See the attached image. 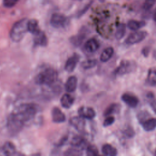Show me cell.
Segmentation results:
<instances>
[{"label": "cell", "mask_w": 156, "mask_h": 156, "mask_svg": "<svg viewBox=\"0 0 156 156\" xmlns=\"http://www.w3.org/2000/svg\"><path fill=\"white\" fill-rule=\"evenodd\" d=\"M38 111L37 105L34 104H23L12 112L8 117L7 126L12 133L20 132L25 124L32 120Z\"/></svg>", "instance_id": "obj_1"}, {"label": "cell", "mask_w": 156, "mask_h": 156, "mask_svg": "<svg viewBox=\"0 0 156 156\" xmlns=\"http://www.w3.org/2000/svg\"><path fill=\"white\" fill-rule=\"evenodd\" d=\"M27 22L28 20L27 18H23L13 25L10 32V37L13 41L15 43L20 42L23 38L26 33L28 31Z\"/></svg>", "instance_id": "obj_2"}, {"label": "cell", "mask_w": 156, "mask_h": 156, "mask_svg": "<svg viewBox=\"0 0 156 156\" xmlns=\"http://www.w3.org/2000/svg\"><path fill=\"white\" fill-rule=\"evenodd\" d=\"M58 78V73L53 68H46L41 71L35 77V82L39 85H51L55 82Z\"/></svg>", "instance_id": "obj_3"}, {"label": "cell", "mask_w": 156, "mask_h": 156, "mask_svg": "<svg viewBox=\"0 0 156 156\" xmlns=\"http://www.w3.org/2000/svg\"><path fill=\"white\" fill-rule=\"evenodd\" d=\"M51 25L57 29L65 27L69 23L68 18L63 14L55 13L52 15L50 20Z\"/></svg>", "instance_id": "obj_4"}, {"label": "cell", "mask_w": 156, "mask_h": 156, "mask_svg": "<svg viewBox=\"0 0 156 156\" xmlns=\"http://www.w3.org/2000/svg\"><path fill=\"white\" fill-rule=\"evenodd\" d=\"M147 36L146 31H136L130 34L126 40V43L128 44H133L143 41Z\"/></svg>", "instance_id": "obj_5"}, {"label": "cell", "mask_w": 156, "mask_h": 156, "mask_svg": "<svg viewBox=\"0 0 156 156\" xmlns=\"http://www.w3.org/2000/svg\"><path fill=\"white\" fill-rule=\"evenodd\" d=\"M33 42L37 46H46L48 44V38L44 32L39 30L33 34Z\"/></svg>", "instance_id": "obj_6"}, {"label": "cell", "mask_w": 156, "mask_h": 156, "mask_svg": "<svg viewBox=\"0 0 156 156\" xmlns=\"http://www.w3.org/2000/svg\"><path fill=\"white\" fill-rule=\"evenodd\" d=\"M133 63L128 60H123L116 69L115 73L116 75H123L130 72L133 68Z\"/></svg>", "instance_id": "obj_7"}, {"label": "cell", "mask_w": 156, "mask_h": 156, "mask_svg": "<svg viewBox=\"0 0 156 156\" xmlns=\"http://www.w3.org/2000/svg\"><path fill=\"white\" fill-rule=\"evenodd\" d=\"M79 58L80 56L77 53H74L66 60L65 65V69L69 73L73 72L76 67L79 61Z\"/></svg>", "instance_id": "obj_8"}, {"label": "cell", "mask_w": 156, "mask_h": 156, "mask_svg": "<svg viewBox=\"0 0 156 156\" xmlns=\"http://www.w3.org/2000/svg\"><path fill=\"white\" fill-rule=\"evenodd\" d=\"M121 99L122 101L130 107L134 108L137 106L139 102V100L135 95L130 93H124L121 96Z\"/></svg>", "instance_id": "obj_9"}, {"label": "cell", "mask_w": 156, "mask_h": 156, "mask_svg": "<svg viewBox=\"0 0 156 156\" xmlns=\"http://www.w3.org/2000/svg\"><path fill=\"white\" fill-rule=\"evenodd\" d=\"M78 114L80 117L88 119H92L96 116V112L94 109L87 107H80L78 110Z\"/></svg>", "instance_id": "obj_10"}, {"label": "cell", "mask_w": 156, "mask_h": 156, "mask_svg": "<svg viewBox=\"0 0 156 156\" xmlns=\"http://www.w3.org/2000/svg\"><path fill=\"white\" fill-rule=\"evenodd\" d=\"M52 120L55 123H62L65 121L66 116L58 107H54L52 110Z\"/></svg>", "instance_id": "obj_11"}, {"label": "cell", "mask_w": 156, "mask_h": 156, "mask_svg": "<svg viewBox=\"0 0 156 156\" xmlns=\"http://www.w3.org/2000/svg\"><path fill=\"white\" fill-rule=\"evenodd\" d=\"M99 48V43L98 41L94 38L88 40L84 44V49L86 52L88 53H93L96 52Z\"/></svg>", "instance_id": "obj_12"}, {"label": "cell", "mask_w": 156, "mask_h": 156, "mask_svg": "<svg viewBox=\"0 0 156 156\" xmlns=\"http://www.w3.org/2000/svg\"><path fill=\"white\" fill-rule=\"evenodd\" d=\"M84 118L79 116H74L69 119V123L79 131H82L85 127Z\"/></svg>", "instance_id": "obj_13"}, {"label": "cell", "mask_w": 156, "mask_h": 156, "mask_svg": "<svg viewBox=\"0 0 156 156\" xmlns=\"http://www.w3.org/2000/svg\"><path fill=\"white\" fill-rule=\"evenodd\" d=\"M77 85V77L74 76H70L67 79L65 83V90L68 93L74 92L76 90Z\"/></svg>", "instance_id": "obj_14"}, {"label": "cell", "mask_w": 156, "mask_h": 156, "mask_svg": "<svg viewBox=\"0 0 156 156\" xmlns=\"http://www.w3.org/2000/svg\"><path fill=\"white\" fill-rule=\"evenodd\" d=\"M74 101V98L68 93L64 94L60 99V104L62 106L65 108H70Z\"/></svg>", "instance_id": "obj_15"}, {"label": "cell", "mask_w": 156, "mask_h": 156, "mask_svg": "<svg viewBox=\"0 0 156 156\" xmlns=\"http://www.w3.org/2000/svg\"><path fill=\"white\" fill-rule=\"evenodd\" d=\"M71 144L74 147H79L82 149H85L87 146L85 140L80 136H74L71 141Z\"/></svg>", "instance_id": "obj_16"}, {"label": "cell", "mask_w": 156, "mask_h": 156, "mask_svg": "<svg viewBox=\"0 0 156 156\" xmlns=\"http://www.w3.org/2000/svg\"><path fill=\"white\" fill-rule=\"evenodd\" d=\"M142 126L144 130L147 132L152 131L156 128V118H149L142 122Z\"/></svg>", "instance_id": "obj_17"}, {"label": "cell", "mask_w": 156, "mask_h": 156, "mask_svg": "<svg viewBox=\"0 0 156 156\" xmlns=\"http://www.w3.org/2000/svg\"><path fill=\"white\" fill-rule=\"evenodd\" d=\"M114 52L113 48L108 47L105 48L101 53L100 55V60L102 62H106L108 61L112 57Z\"/></svg>", "instance_id": "obj_18"}, {"label": "cell", "mask_w": 156, "mask_h": 156, "mask_svg": "<svg viewBox=\"0 0 156 156\" xmlns=\"http://www.w3.org/2000/svg\"><path fill=\"white\" fill-rule=\"evenodd\" d=\"M102 152L105 155L115 156L117 154V150L112 145L105 144L102 147Z\"/></svg>", "instance_id": "obj_19"}, {"label": "cell", "mask_w": 156, "mask_h": 156, "mask_svg": "<svg viewBox=\"0 0 156 156\" xmlns=\"http://www.w3.org/2000/svg\"><path fill=\"white\" fill-rule=\"evenodd\" d=\"M2 151L6 155H12L16 152V149L13 143L7 141L2 146Z\"/></svg>", "instance_id": "obj_20"}, {"label": "cell", "mask_w": 156, "mask_h": 156, "mask_svg": "<svg viewBox=\"0 0 156 156\" xmlns=\"http://www.w3.org/2000/svg\"><path fill=\"white\" fill-rule=\"evenodd\" d=\"M146 23L144 21H136V20H130L127 23V27L132 30H137L139 29L144 27Z\"/></svg>", "instance_id": "obj_21"}, {"label": "cell", "mask_w": 156, "mask_h": 156, "mask_svg": "<svg viewBox=\"0 0 156 156\" xmlns=\"http://www.w3.org/2000/svg\"><path fill=\"white\" fill-rule=\"evenodd\" d=\"M85 33L80 32L76 35H74L70 38V42L75 46H78L83 42L84 38H85Z\"/></svg>", "instance_id": "obj_22"}, {"label": "cell", "mask_w": 156, "mask_h": 156, "mask_svg": "<svg viewBox=\"0 0 156 156\" xmlns=\"http://www.w3.org/2000/svg\"><path fill=\"white\" fill-rule=\"evenodd\" d=\"M27 30L28 32L34 34L40 30L38 27V21L35 19H31L28 20L27 22Z\"/></svg>", "instance_id": "obj_23"}, {"label": "cell", "mask_w": 156, "mask_h": 156, "mask_svg": "<svg viewBox=\"0 0 156 156\" xmlns=\"http://www.w3.org/2000/svg\"><path fill=\"white\" fill-rule=\"evenodd\" d=\"M146 82L148 85L154 86L156 85V70L150 69L146 79Z\"/></svg>", "instance_id": "obj_24"}, {"label": "cell", "mask_w": 156, "mask_h": 156, "mask_svg": "<svg viewBox=\"0 0 156 156\" xmlns=\"http://www.w3.org/2000/svg\"><path fill=\"white\" fill-rule=\"evenodd\" d=\"M126 26L124 24H120L118 26L115 32V37L117 40L121 39L126 34Z\"/></svg>", "instance_id": "obj_25"}, {"label": "cell", "mask_w": 156, "mask_h": 156, "mask_svg": "<svg viewBox=\"0 0 156 156\" xmlns=\"http://www.w3.org/2000/svg\"><path fill=\"white\" fill-rule=\"evenodd\" d=\"M97 64V61L94 59H89L87 60L82 62V67L85 69H88L93 68Z\"/></svg>", "instance_id": "obj_26"}, {"label": "cell", "mask_w": 156, "mask_h": 156, "mask_svg": "<svg viewBox=\"0 0 156 156\" xmlns=\"http://www.w3.org/2000/svg\"><path fill=\"white\" fill-rule=\"evenodd\" d=\"M118 109V105L116 104H112L107 107L104 111V115L105 116H108L110 115L115 113Z\"/></svg>", "instance_id": "obj_27"}, {"label": "cell", "mask_w": 156, "mask_h": 156, "mask_svg": "<svg viewBox=\"0 0 156 156\" xmlns=\"http://www.w3.org/2000/svg\"><path fill=\"white\" fill-rule=\"evenodd\" d=\"M86 154L87 155L92 156L99 154L98 150L94 145H88L86 147Z\"/></svg>", "instance_id": "obj_28"}, {"label": "cell", "mask_w": 156, "mask_h": 156, "mask_svg": "<svg viewBox=\"0 0 156 156\" xmlns=\"http://www.w3.org/2000/svg\"><path fill=\"white\" fill-rule=\"evenodd\" d=\"M147 99L148 103L152 107L153 110L156 113V100L154 94L152 93H149L147 94Z\"/></svg>", "instance_id": "obj_29"}, {"label": "cell", "mask_w": 156, "mask_h": 156, "mask_svg": "<svg viewBox=\"0 0 156 156\" xmlns=\"http://www.w3.org/2000/svg\"><path fill=\"white\" fill-rule=\"evenodd\" d=\"M156 0H145L143 4V9L144 10H150L155 4Z\"/></svg>", "instance_id": "obj_30"}, {"label": "cell", "mask_w": 156, "mask_h": 156, "mask_svg": "<svg viewBox=\"0 0 156 156\" xmlns=\"http://www.w3.org/2000/svg\"><path fill=\"white\" fill-rule=\"evenodd\" d=\"M18 1V0H3L2 3L4 7L7 8H11L13 7Z\"/></svg>", "instance_id": "obj_31"}, {"label": "cell", "mask_w": 156, "mask_h": 156, "mask_svg": "<svg viewBox=\"0 0 156 156\" xmlns=\"http://www.w3.org/2000/svg\"><path fill=\"white\" fill-rule=\"evenodd\" d=\"M115 122V118L111 116H107L105 120L103 122V126L104 127H108L111 126Z\"/></svg>", "instance_id": "obj_32"}, {"label": "cell", "mask_w": 156, "mask_h": 156, "mask_svg": "<svg viewBox=\"0 0 156 156\" xmlns=\"http://www.w3.org/2000/svg\"><path fill=\"white\" fill-rule=\"evenodd\" d=\"M91 3H92V2H90V3L87 4L85 7H83V8L82 10H80L79 12V13H78V17L81 16L83 14H84V13L88 10V9L89 7H90Z\"/></svg>", "instance_id": "obj_33"}, {"label": "cell", "mask_w": 156, "mask_h": 156, "mask_svg": "<svg viewBox=\"0 0 156 156\" xmlns=\"http://www.w3.org/2000/svg\"><path fill=\"white\" fill-rule=\"evenodd\" d=\"M149 49L146 48L143 49V50L142 51V53H143V54L144 55V56H147L149 54Z\"/></svg>", "instance_id": "obj_34"}, {"label": "cell", "mask_w": 156, "mask_h": 156, "mask_svg": "<svg viewBox=\"0 0 156 156\" xmlns=\"http://www.w3.org/2000/svg\"><path fill=\"white\" fill-rule=\"evenodd\" d=\"M153 19L156 22V10H155L154 13V15H153Z\"/></svg>", "instance_id": "obj_35"}, {"label": "cell", "mask_w": 156, "mask_h": 156, "mask_svg": "<svg viewBox=\"0 0 156 156\" xmlns=\"http://www.w3.org/2000/svg\"><path fill=\"white\" fill-rule=\"evenodd\" d=\"M99 1H101V2H104L105 0H99Z\"/></svg>", "instance_id": "obj_36"}, {"label": "cell", "mask_w": 156, "mask_h": 156, "mask_svg": "<svg viewBox=\"0 0 156 156\" xmlns=\"http://www.w3.org/2000/svg\"><path fill=\"white\" fill-rule=\"evenodd\" d=\"M78 1H80V0H78Z\"/></svg>", "instance_id": "obj_37"}]
</instances>
